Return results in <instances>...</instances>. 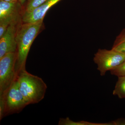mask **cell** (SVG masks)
<instances>
[{"mask_svg": "<svg viewBox=\"0 0 125 125\" xmlns=\"http://www.w3.org/2000/svg\"><path fill=\"white\" fill-rule=\"evenodd\" d=\"M43 20L35 22H22L16 33L17 48L15 70L17 75L25 69L27 57L31 45L40 31Z\"/></svg>", "mask_w": 125, "mask_h": 125, "instance_id": "cell-1", "label": "cell"}, {"mask_svg": "<svg viewBox=\"0 0 125 125\" xmlns=\"http://www.w3.org/2000/svg\"><path fill=\"white\" fill-rule=\"evenodd\" d=\"M17 80L20 90L28 105L38 103L44 98L47 87L42 78L24 70L18 74Z\"/></svg>", "mask_w": 125, "mask_h": 125, "instance_id": "cell-2", "label": "cell"}, {"mask_svg": "<svg viewBox=\"0 0 125 125\" xmlns=\"http://www.w3.org/2000/svg\"><path fill=\"white\" fill-rule=\"evenodd\" d=\"M28 105L21 93L17 79L0 96V120L10 114L19 113Z\"/></svg>", "mask_w": 125, "mask_h": 125, "instance_id": "cell-3", "label": "cell"}, {"mask_svg": "<svg viewBox=\"0 0 125 125\" xmlns=\"http://www.w3.org/2000/svg\"><path fill=\"white\" fill-rule=\"evenodd\" d=\"M23 5L19 1H0V38L7 31L10 25L22 20Z\"/></svg>", "mask_w": 125, "mask_h": 125, "instance_id": "cell-4", "label": "cell"}, {"mask_svg": "<svg viewBox=\"0 0 125 125\" xmlns=\"http://www.w3.org/2000/svg\"><path fill=\"white\" fill-rule=\"evenodd\" d=\"M16 58V52L9 53L0 58V96L6 92L17 79Z\"/></svg>", "mask_w": 125, "mask_h": 125, "instance_id": "cell-5", "label": "cell"}, {"mask_svg": "<svg viewBox=\"0 0 125 125\" xmlns=\"http://www.w3.org/2000/svg\"><path fill=\"white\" fill-rule=\"evenodd\" d=\"M125 60V55L111 49H99L94 54V62L97 65V69L101 76L105 75L107 72L111 71L118 67Z\"/></svg>", "mask_w": 125, "mask_h": 125, "instance_id": "cell-6", "label": "cell"}, {"mask_svg": "<svg viewBox=\"0 0 125 125\" xmlns=\"http://www.w3.org/2000/svg\"><path fill=\"white\" fill-rule=\"evenodd\" d=\"M22 21L10 25L7 31L0 38V58L6 54L16 52V36L18 27Z\"/></svg>", "mask_w": 125, "mask_h": 125, "instance_id": "cell-7", "label": "cell"}, {"mask_svg": "<svg viewBox=\"0 0 125 125\" xmlns=\"http://www.w3.org/2000/svg\"><path fill=\"white\" fill-rule=\"evenodd\" d=\"M61 0H48L40 6L29 12H23L22 22L25 23H33L43 20L48 10Z\"/></svg>", "mask_w": 125, "mask_h": 125, "instance_id": "cell-8", "label": "cell"}, {"mask_svg": "<svg viewBox=\"0 0 125 125\" xmlns=\"http://www.w3.org/2000/svg\"><path fill=\"white\" fill-rule=\"evenodd\" d=\"M112 49L125 55V29L117 37Z\"/></svg>", "mask_w": 125, "mask_h": 125, "instance_id": "cell-9", "label": "cell"}, {"mask_svg": "<svg viewBox=\"0 0 125 125\" xmlns=\"http://www.w3.org/2000/svg\"><path fill=\"white\" fill-rule=\"evenodd\" d=\"M113 94L116 95L119 98L125 99V76L118 77Z\"/></svg>", "mask_w": 125, "mask_h": 125, "instance_id": "cell-10", "label": "cell"}, {"mask_svg": "<svg viewBox=\"0 0 125 125\" xmlns=\"http://www.w3.org/2000/svg\"><path fill=\"white\" fill-rule=\"evenodd\" d=\"M48 0H28L23 5V12H29L40 6Z\"/></svg>", "mask_w": 125, "mask_h": 125, "instance_id": "cell-11", "label": "cell"}, {"mask_svg": "<svg viewBox=\"0 0 125 125\" xmlns=\"http://www.w3.org/2000/svg\"><path fill=\"white\" fill-rule=\"evenodd\" d=\"M88 122H75L71 120L69 117L60 118L58 123L59 125H88Z\"/></svg>", "mask_w": 125, "mask_h": 125, "instance_id": "cell-12", "label": "cell"}, {"mask_svg": "<svg viewBox=\"0 0 125 125\" xmlns=\"http://www.w3.org/2000/svg\"><path fill=\"white\" fill-rule=\"evenodd\" d=\"M110 71L112 74L118 77L125 76V60L118 67Z\"/></svg>", "mask_w": 125, "mask_h": 125, "instance_id": "cell-13", "label": "cell"}, {"mask_svg": "<svg viewBox=\"0 0 125 125\" xmlns=\"http://www.w3.org/2000/svg\"><path fill=\"white\" fill-rule=\"evenodd\" d=\"M114 125H125V119L121 118L118 119L116 121H114Z\"/></svg>", "mask_w": 125, "mask_h": 125, "instance_id": "cell-14", "label": "cell"}, {"mask_svg": "<svg viewBox=\"0 0 125 125\" xmlns=\"http://www.w3.org/2000/svg\"><path fill=\"white\" fill-rule=\"evenodd\" d=\"M0 1H7V2H16L18 1V0H0Z\"/></svg>", "mask_w": 125, "mask_h": 125, "instance_id": "cell-15", "label": "cell"}, {"mask_svg": "<svg viewBox=\"0 0 125 125\" xmlns=\"http://www.w3.org/2000/svg\"><path fill=\"white\" fill-rule=\"evenodd\" d=\"M18 0L20 2L21 4L22 5H23L25 3V2H26L28 0Z\"/></svg>", "mask_w": 125, "mask_h": 125, "instance_id": "cell-16", "label": "cell"}]
</instances>
